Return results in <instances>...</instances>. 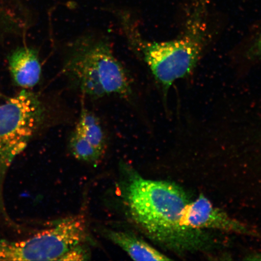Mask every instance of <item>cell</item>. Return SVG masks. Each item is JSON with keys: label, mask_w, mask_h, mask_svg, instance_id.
Returning <instances> with one entry per match:
<instances>
[{"label": "cell", "mask_w": 261, "mask_h": 261, "mask_svg": "<svg viewBox=\"0 0 261 261\" xmlns=\"http://www.w3.org/2000/svg\"><path fill=\"white\" fill-rule=\"evenodd\" d=\"M83 245L77 246L70 251L63 257L61 260H84L88 259L87 252Z\"/></svg>", "instance_id": "8fae6325"}, {"label": "cell", "mask_w": 261, "mask_h": 261, "mask_svg": "<svg viewBox=\"0 0 261 261\" xmlns=\"http://www.w3.org/2000/svg\"><path fill=\"white\" fill-rule=\"evenodd\" d=\"M38 97L24 89L0 105V205L6 176L27 147L43 117Z\"/></svg>", "instance_id": "277c9868"}, {"label": "cell", "mask_w": 261, "mask_h": 261, "mask_svg": "<svg viewBox=\"0 0 261 261\" xmlns=\"http://www.w3.org/2000/svg\"><path fill=\"white\" fill-rule=\"evenodd\" d=\"M9 68L15 83L24 89L35 87L40 80L41 65L34 49H16L10 57Z\"/></svg>", "instance_id": "52a82bcc"}, {"label": "cell", "mask_w": 261, "mask_h": 261, "mask_svg": "<svg viewBox=\"0 0 261 261\" xmlns=\"http://www.w3.org/2000/svg\"><path fill=\"white\" fill-rule=\"evenodd\" d=\"M248 57L252 60H261V34L254 41L248 50Z\"/></svg>", "instance_id": "7c38bea8"}, {"label": "cell", "mask_w": 261, "mask_h": 261, "mask_svg": "<svg viewBox=\"0 0 261 261\" xmlns=\"http://www.w3.org/2000/svg\"><path fill=\"white\" fill-rule=\"evenodd\" d=\"M70 148L74 158L82 161L95 162L103 155L75 129L71 136Z\"/></svg>", "instance_id": "30bf717a"}, {"label": "cell", "mask_w": 261, "mask_h": 261, "mask_svg": "<svg viewBox=\"0 0 261 261\" xmlns=\"http://www.w3.org/2000/svg\"><path fill=\"white\" fill-rule=\"evenodd\" d=\"M63 73L84 96L93 99L133 94L129 73L106 38L85 35L68 45Z\"/></svg>", "instance_id": "7a4b0ae2"}, {"label": "cell", "mask_w": 261, "mask_h": 261, "mask_svg": "<svg viewBox=\"0 0 261 261\" xmlns=\"http://www.w3.org/2000/svg\"><path fill=\"white\" fill-rule=\"evenodd\" d=\"M182 224L194 229L203 230L207 228L250 236L254 234L246 225L214 206L203 195L189 202L185 207Z\"/></svg>", "instance_id": "8992f818"}, {"label": "cell", "mask_w": 261, "mask_h": 261, "mask_svg": "<svg viewBox=\"0 0 261 261\" xmlns=\"http://www.w3.org/2000/svg\"><path fill=\"white\" fill-rule=\"evenodd\" d=\"M120 185L128 216L149 239L178 253L212 247L213 241L204 230L182 224L185 208L190 201L178 185L146 179L130 168L125 169Z\"/></svg>", "instance_id": "6da1fadb"}, {"label": "cell", "mask_w": 261, "mask_h": 261, "mask_svg": "<svg viewBox=\"0 0 261 261\" xmlns=\"http://www.w3.org/2000/svg\"><path fill=\"white\" fill-rule=\"evenodd\" d=\"M74 129L84 137L98 151L103 154L106 147L105 134L100 120L95 114L86 108H82Z\"/></svg>", "instance_id": "9c48e42d"}, {"label": "cell", "mask_w": 261, "mask_h": 261, "mask_svg": "<svg viewBox=\"0 0 261 261\" xmlns=\"http://www.w3.org/2000/svg\"><path fill=\"white\" fill-rule=\"evenodd\" d=\"M87 237L83 215L63 218L34 237L8 241L4 252L8 260H61L74 248L84 244Z\"/></svg>", "instance_id": "5b68a950"}, {"label": "cell", "mask_w": 261, "mask_h": 261, "mask_svg": "<svg viewBox=\"0 0 261 261\" xmlns=\"http://www.w3.org/2000/svg\"><path fill=\"white\" fill-rule=\"evenodd\" d=\"M103 233L108 239L121 248L133 260H171L144 240L130 232L106 229Z\"/></svg>", "instance_id": "ba28073f"}, {"label": "cell", "mask_w": 261, "mask_h": 261, "mask_svg": "<svg viewBox=\"0 0 261 261\" xmlns=\"http://www.w3.org/2000/svg\"><path fill=\"white\" fill-rule=\"evenodd\" d=\"M119 17L129 48L148 67L166 97L175 81L194 69L203 53L205 35L193 30L174 40L149 41L129 14L122 13Z\"/></svg>", "instance_id": "3957f363"}]
</instances>
